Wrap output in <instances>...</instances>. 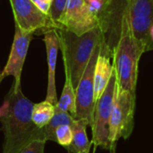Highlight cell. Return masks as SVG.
<instances>
[{
    "instance_id": "6da1fadb",
    "label": "cell",
    "mask_w": 153,
    "mask_h": 153,
    "mask_svg": "<svg viewBox=\"0 0 153 153\" xmlns=\"http://www.w3.org/2000/svg\"><path fill=\"white\" fill-rule=\"evenodd\" d=\"M33 102L24 96L22 86L13 82L1 107L0 122L4 133L2 153H19L35 140H45V128H39L32 122Z\"/></svg>"
},
{
    "instance_id": "7a4b0ae2",
    "label": "cell",
    "mask_w": 153,
    "mask_h": 153,
    "mask_svg": "<svg viewBox=\"0 0 153 153\" xmlns=\"http://www.w3.org/2000/svg\"><path fill=\"white\" fill-rule=\"evenodd\" d=\"M119 28V37L112 50L117 89L119 91H129L135 96L139 61L147 51V46L134 36L130 22L123 14Z\"/></svg>"
},
{
    "instance_id": "3957f363",
    "label": "cell",
    "mask_w": 153,
    "mask_h": 153,
    "mask_svg": "<svg viewBox=\"0 0 153 153\" xmlns=\"http://www.w3.org/2000/svg\"><path fill=\"white\" fill-rule=\"evenodd\" d=\"M59 49L62 51L65 74L68 75L75 91L82 74L97 46L104 38L100 26L81 35L65 30H56Z\"/></svg>"
},
{
    "instance_id": "277c9868",
    "label": "cell",
    "mask_w": 153,
    "mask_h": 153,
    "mask_svg": "<svg viewBox=\"0 0 153 153\" xmlns=\"http://www.w3.org/2000/svg\"><path fill=\"white\" fill-rule=\"evenodd\" d=\"M135 96L129 91H119L116 87L113 107L109 119V142L110 144L120 138L127 139L134 128V114Z\"/></svg>"
},
{
    "instance_id": "5b68a950",
    "label": "cell",
    "mask_w": 153,
    "mask_h": 153,
    "mask_svg": "<svg viewBox=\"0 0 153 153\" xmlns=\"http://www.w3.org/2000/svg\"><path fill=\"white\" fill-rule=\"evenodd\" d=\"M117 87V79L115 72L95 104L94 119L91 126L92 130V143L94 145L104 149H108L111 144L109 142V119L111 116L114 95Z\"/></svg>"
},
{
    "instance_id": "8992f818",
    "label": "cell",
    "mask_w": 153,
    "mask_h": 153,
    "mask_svg": "<svg viewBox=\"0 0 153 153\" xmlns=\"http://www.w3.org/2000/svg\"><path fill=\"white\" fill-rule=\"evenodd\" d=\"M102 41V40H101ZM101 43V42H100ZM100 43L93 51L91 57L82 74L75 89L76 113L74 119H84L90 126L93 125L95 101H94V70L100 50Z\"/></svg>"
},
{
    "instance_id": "52a82bcc",
    "label": "cell",
    "mask_w": 153,
    "mask_h": 153,
    "mask_svg": "<svg viewBox=\"0 0 153 153\" xmlns=\"http://www.w3.org/2000/svg\"><path fill=\"white\" fill-rule=\"evenodd\" d=\"M14 19V27L23 33H35L37 30L45 32L57 30L48 15L43 13L31 0H9Z\"/></svg>"
},
{
    "instance_id": "ba28073f",
    "label": "cell",
    "mask_w": 153,
    "mask_h": 153,
    "mask_svg": "<svg viewBox=\"0 0 153 153\" xmlns=\"http://www.w3.org/2000/svg\"><path fill=\"white\" fill-rule=\"evenodd\" d=\"M121 14L131 25L134 36L144 42L149 50V31L153 24V0H122Z\"/></svg>"
},
{
    "instance_id": "9c48e42d",
    "label": "cell",
    "mask_w": 153,
    "mask_h": 153,
    "mask_svg": "<svg viewBox=\"0 0 153 153\" xmlns=\"http://www.w3.org/2000/svg\"><path fill=\"white\" fill-rule=\"evenodd\" d=\"M100 26V18L87 5L85 0H67L60 28L81 36Z\"/></svg>"
},
{
    "instance_id": "30bf717a",
    "label": "cell",
    "mask_w": 153,
    "mask_h": 153,
    "mask_svg": "<svg viewBox=\"0 0 153 153\" xmlns=\"http://www.w3.org/2000/svg\"><path fill=\"white\" fill-rule=\"evenodd\" d=\"M14 28L15 30L11 51L6 65L1 72V80L3 81L7 76H13V83L17 86H21L23 65L34 33H23L17 27Z\"/></svg>"
},
{
    "instance_id": "8fae6325",
    "label": "cell",
    "mask_w": 153,
    "mask_h": 153,
    "mask_svg": "<svg viewBox=\"0 0 153 153\" xmlns=\"http://www.w3.org/2000/svg\"><path fill=\"white\" fill-rule=\"evenodd\" d=\"M43 34L48 60V90L46 100L53 105H56L58 100L56 88V66L59 50L58 34L55 29L46 30Z\"/></svg>"
},
{
    "instance_id": "7c38bea8",
    "label": "cell",
    "mask_w": 153,
    "mask_h": 153,
    "mask_svg": "<svg viewBox=\"0 0 153 153\" xmlns=\"http://www.w3.org/2000/svg\"><path fill=\"white\" fill-rule=\"evenodd\" d=\"M112 51L106 43L104 38L100 43V50L97 58L94 70V101L100 98L104 92L114 71L113 62L111 63Z\"/></svg>"
},
{
    "instance_id": "4fadbf2b",
    "label": "cell",
    "mask_w": 153,
    "mask_h": 153,
    "mask_svg": "<svg viewBox=\"0 0 153 153\" xmlns=\"http://www.w3.org/2000/svg\"><path fill=\"white\" fill-rule=\"evenodd\" d=\"M90 126L88 121L84 119H74L72 125L73 141L71 145L66 149L72 153H81L87 150H91L93 143L90 142L86 134V128Z\"/></svg>"
},
{
    "instance_id": "5bb4252c",
    "label": "cell",
    "mask_w": 153,
    "mask_h": 153,
    "mask_svg": "<svg viewBox=\"0 0 153 153\" xmlns=\"http://www.w3.org/2000/svg\"><path fill=\"white\" fill-rule=\"evenodd\" d=\"M55 107L63 112L69 113L74 118L76 113L75 91L68 75H65V82L63 88V91L57 101V104L55 105Z\"/></svg>"
},
{
    "instance_id": "9a60e30c",
    "label": "cell",
    "mask_w": 153,
    "mask_h": 153,
    "mask_svg": "<svg viewBox=\"0 0 153 153\" xmlns=\"http://www.w3.org/2000/svg\"><path fill=\"white\" fill-rule=\"evenodd\" d=\"M54 114L55 105L48 102V100H44L33 105L31 119L37 127L43 128L50 122Z\"/></svg>"
},
{
    "instance_id": "2e32d148",
    "label": "cell",
    "mask_w": 153,
    "mask_h": 153,
    "mask_svg": "<svg viewBox=\"0 0 153 153\" xmlns=\"http://www.w3.org/2000/svg\"><path fill=\"white\" fill-rule=\"evenodd\" d=\"M74 121V118L73 117V116H71L67 112H63L55 107V114H54L52 119L44 127L47 141L56 142V135H55V132H56V128L63 125H69L72 126Z\"/></svg>"
},
{
    "instance_id": "e0dca14e",
    "label": "cell",
    "mask_w": 153,
    "mask_h": 153,
    "mask_svg": "<svg viewBox=\"0 0 153 153\" xmlns=\"http://www.w3.org/2000/svg\"><path fill=\"white\" fill-rule=\"evenodd\" d=\"M67 0H53L51 3L49 17L52 22L56 24L57 29H60V23L64 17Z\"/></svg>"
},
{
    "instance_id": "ac0fdd59",
    "label": "cell",
    "mask_w": 153,
    "mask_h": 153,
    "mask_svg": "<svg viewBox=\"0 0 153 153\" xmlns=\"http://www.w3.org/2000/svg\"><path fill=\"white\" fill-rule=\"evenodd\" d=\"M56 143L62 147L67 149L73 141V130L69 125H63L56 128L55 132Z\"/></svg>"
},
{
    "instance_id": "d6986e66",
    "label": "cell",
    "mask_w": 153,
    "mask_h": 153,
    "mask_svg": "<svg viewBox=\"0 0 153 153\" xmlns=\"http://www.w3.org/2000/svg\"><path fill=\"white\" fill-rule=\"evenodd\" d=\"M46 142L47 141L40 139L32 141L19 153H44Z\"/></svg>"
},
{
    "instance_id": "ffe728a7",
    "label": "cell",
    "mask_w": 153,
    "mask_h": 153,
    "mask_svg": "<svg viewBox=\"0 0 153 153\" xmlns=\"http://www.w3.org/2000/svg\"><path fill=\"white\" fill-rule=\"evenodd\" d=\"M105 1L106 0H85L90 10L98 16L104 7Z\"/></svg>"
},
{
    "instance_id": "44dd1931",
    "label": "cell",
    "mask_w": 153,
    "mask_h": 153,
    "mask_svg": "<svg viewBox=\"0 0 153 153\" xmlns=\"http://www.w3.org/2000/svg\"><path fill=\"white\" fill-rule=\"evenodd\" d=\"M33 2V4L46 15L49 14L50 12V7H51V4L47 2L46 0H31ZM49 16V15H48Z\"/></svg>"
},
{
    "instance_id": "7402d4cb",
    "label": "cell",
    "mask_w": 153,
    "mask_h": 153,
    "mask_svg": "<svg viewBox=\"0 0 153 153\" xmlns=\"http://www.w3.org/2000/svg\"><path fill=\"white\" fill-rule=\"evenodd\" d=\"M149 37H150V44H149V50H150V49H153V24L150 29Z\"/></svg>"
},
{
    "instance_id": "603a6c76",
    "label": "cell",
    "mask_w": 153,
    "mask_h": 153,
    "mask_svg": "<svg viewBox=\"0 0 153 153\" xmlns=\"http://www.w3.org/2000/svg\"><path fill=\"white\" fill-rule=\"evenodd\" d=\"M111 1H112V0H106V1H105V4H104V7H105V6H107V5H108Z\"/></svg>"
},
{
    "instance_id": "cb8c5ba5",
    "label": "cell",
    "mask_w": 153,
    "mask_h": 153,
    "mask_svg": "<svg viewBox=\"0 0 153 153\" xmlns=\"http://www.w3.org/2000/svg\"><path fill=\"white\" fill-rule=\"evenodd\" d=\"M81 153H90V150H87V151H84V152H82Z\"/></svg>"
},
{
    "instance_id": "d4e9b609",
    "label": "cell",
    "mask_w": 153,
    "mask_h": 153,
    "mask_svg": "<svg viewBox=\"0 0 153 153\" xmlns=\"http://www.w3.org/2000/svg\"><path fill=\"white\" fill-rule=\"evenodd\" d=\"M46 1H47V2H48V3H50V4H51V3H52V1H53V0H46Z\"/></svg>"
}]
</instances>
